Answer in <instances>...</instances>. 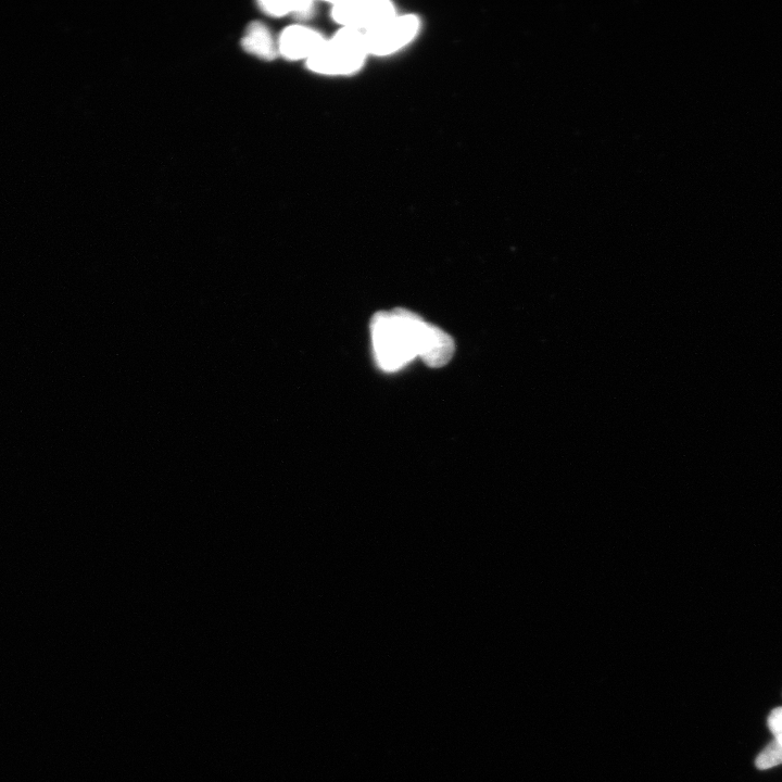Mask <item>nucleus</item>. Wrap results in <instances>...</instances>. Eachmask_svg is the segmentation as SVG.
Wrapping results in <instances>:
<instances>
[{"label": "nucleus", "mask_w": 782, "mask_h": 782, "mask_svg": "<svg viewBox=\"0 0 782 782\" xmlns=\"http://www.w3.org/2000/svg\"><path fill=\"white\" fill-rule=\"evenodd\" d=\"M306 2L307 0L305 2H271V0H268V2H260L259 5L261 10L266 12L267 15L283 17L289 14L296 15L300 8L305 6Z\"/></svg>", "instance_id": "9"}, {"label": "nucleus", "mask_w": 782, "mask_h": 782, "mask_svg": "<svg viewBox=\"0 0 782 782\" xmlns=\"http://www.w3.org/2000/svg\"><path fill=\"white\" fill-rule=\"evenodd\" d=\"M367 54L364 33L345 28L331 41L325 42L319 52L308 59V67L321 74H350L362 67Z\"/></svg>", "instance_id": "2"}, {"label": "nucleus", "mask_w": 782, "mask_h": 782, "mask_svg": "<svg viewBox=\"0 0 782 782\" xmlns=\"http://www.w3.org/2000/svg\"><path fill=\"white\" fill-rule=\"evenodd\" d=\"M324 43L320 33L294 25L281 35L279 52L289 60L310 59L319 52Z\"/></svg>", "instance_id": "6"}, {"label": "nucleus", "mask_w": 782, "mask_h": 782, "mask_svg": "<svg viewBox=\"0 0 782 782\" xmlns=\"http://www.w3.org/2000/svg\"><path fill=\"white\" fill-rule=\"evenodd\" d=\"M780 764H782V746L774 739L759 754L758 759L755 761V765L761 769V771H766V769L773 768Z\"/></svg>", "instance_id": "8"}, {"label": "nucleus", "mask_w": 782, "mask_h": 782, "mask_svg": "<svg viewBox=\"0 0 782 782\" xmlns=\"http://www.w3.org/2000/svg\"><path fill=\"white\" fill-rule=\"evenodd\" d=\"M243 47L249 54L266 60H273L280 53L279 44H276L270 30L261 22L249 25Z\"/></svg>", "instance_id": "7"}, {"label": "nucleus", "mask_w": 782, "mask_h": 782, "mask_svg": "<svg viewBox=\"0 0 782 782\" xmlns=\"http://www.w3.org/2000/svg\"><path fill=\"white\" fill-rule=\"evenodd\" d=\"M768 728L782 746V708L775 709L768 717Z\"/></svg>", "instance_id": "10"}, {"label": "nucleus", "mask_w": 782, "mask_h": 782, "mask_svg": "<svg viewBox=\"0 0 782 782\" xmlns=\"http://www.w3.org/2000/svg\"><path fill=\"white\" fill-rule=\"evenodd\" d=\"M456 352L454 339L438 326L424 322L419 340L418 357L432 369L445 367Z\"/></svg>", "instance_id": "5"}, {"label": "nucleus", "mask_w": 782, "mask_h": 782, "mask_svg": "<svg viewBox=\"0 0 782 782\" xmlns=\"http://www.w3.org/2000/svg\"><path fill=\"white\" fill-rule=\"evenodd\" d=\"M395 17L394 5L383 0H346L334 3L333 18L347 29L365 32Z\"/></svg>", "instance_id": "4"}, {"label": "nucleus", "mask_w": 782, "mask_h": 782, "mask_svg": "<svg viewBox=\"0 0 782 782\" xmlns=\"http://www.w3.org/2000/svg\"><path fill=\"white\" fill-rule=\"evenodd\" d=\"M420 29V21L414 16L394 17L364 32L368 53L376 56L394 54L409 44Z\"/></svg>", "instance_id": "3"}, {"label": "nucleus", "mask_w": 782, "mask_h": 782, "mask_svg": "<svg viewBox=\"0 0 782 782\" xmlns=\"http://www.w3.org/2000/svg\"><path fill=\"white\" fill-rule=\"evenodd\" d=\"M424 322L419 314L403 308L375 313L370 329L378 367L394 373L418 358Z\"/></svg>", "instance_id": "1"}]
</instances>
